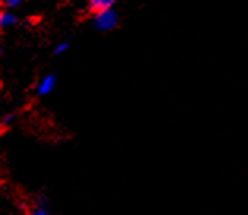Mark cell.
Listing matches in <instances>:
<instances>
[{
	"label": "cell",
	"mask_w": 248,
	"mask_h": 215,
	"mask_svg": "<svg viewBox=\"0 0 248 215\" xmlns=\"http://www.w3.org/2000/svg\"><path fill=\"white\" fill-rule=\"evenodd\" d=\"M68 49V43H60L57 47H56V54H62L63 51Z\"/></svg>",
	"instance_id": "cell-7"
},
{
	"label": "cell",
	"mask_w": 248,
	"mask_h": 215,
	"mask_svg": "<svg viewBox=\"0 0 248 215\" xmlns=\"http://www.w3.org/2000/svg\"><path fill=\"white\" fill-rule=\"evenodd\" d=\"M13 122H15V116L13 114H5L2 117V127H5V128H8Z\"/></svg>",
	"instance_id": "cell-6"
},
{
	"label": "cell",
	"mask_w": 248,
	"mask_h": 215,
	"mask_svg": "<svg viewBox=\"0 0 248 215\" xmlns=\"http://www.w3.org/2000/svg\"><path fill=\"white\" fill-rule=\"evenodd\" d=\"M114 0H90V7L96 11H103V10H109L112 7Z\"/></svg>",
	"instance_id": "cell-3"
},
{
	"label": "cell",
	"mask_w": 248,
	"mask_h": 215,
	"mask_svg": "<svg viewBox=\"0 0 248 215\" xmlns=\"http://www.w3.org/2000/svg\"><path fill=\"white\" fill-rule=\"evenodd\" d=\"M54 89H56V76L54 75H47L45 76L43 79L38 82L37 86V92L41 97H45V95H49Z\"/></svg>",
	"instance_id": "cell-2"
},
{
	"label": "cell",
	"mask_w": 248,
	"mask_h": 215,
	"mask_svg": "<svg viewBox=\"0 0 248 215\" xmlns=\"http://www.w3.org/2000/svg\"><path fill=\"white\" fill-rule=\"evenodd\" d=\"M27 215H52V214L49 212L47 206H38V204H35V207L30 209V211L27 212Z\"/></svg>",
	"instance_id": "cell-5"
},
{
	"label": "cell",
	"mask_w": 248,
	"mask_h": 215,
	"mask_svg": "<svg viewBox=\"0 0 248 215\" xmlns=\"http://www.w3.org/2000/svg\"><path fill=\"white\" fill-rule=\"evenodd\" d=\"M24 0H5V3L8 5V7H17V5H21Z\"/></svg>",
	"instance_id": "cell-8"
},
{
	"label": "cell",
	"mask_w": 248,
	"mask_h": 215,
	"mask_svg": "<svg viewBox=\"0 0 248 215\" xmlns=\"http://www.w3.org/2000/svg\"><path fill=\"white\" fill-rule=\"evenodd\" d=\"M16 22V16L13 13H2L0 15V24H2V27H11L15 26Z\"/></svg>",
	"instance_id": "cell-4"
},
{
	"label": "cell",
	"mask_w": 248,
	"mask_h": 215,
	"mask_svg": "<svg viewBox=\"0 0 248 215\" xmlns=\"http://www.w3.org/2000/svg\"><path fill=\"white\" fill-rule=\"evenodd\" d=\"M117 21L119 19H117L116 11H112L111 8L98 11V15L95 17V24L100 31H112V29L117 26Z\"/></svg>",
	"instance_id": "cell-1"
}]
</instances>
